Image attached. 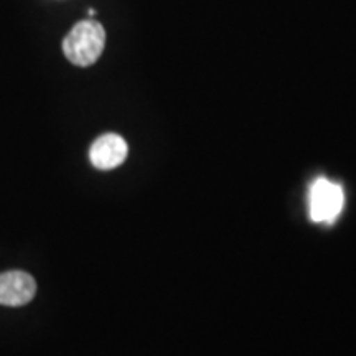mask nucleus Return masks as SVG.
<instances>
[{"label": "nucleus", "instance_id": "1", "mask_svg": "<svg viewBox=\"0 0 356 356\" xmlns=\"http://www.w3.org/2000/svg\"><path fill=\"white\" fill-rule=\"evenodd\" d=\"M106 44L104 26L99 22L83 20L63 40V53L73 65L91 66L99 60Z\"/></svg>", "mask_w": 356, "mask_h": 356}, {"label": "nucleus", "instance_id": "2", "mask_svg": "<svg viewBox=\"0 0 356 356\" xmlns=\"http://www.w3.org/2000/svg\"><path fill=\"white\" fill-rule=\"evenodd\" d=\"M345 207V193L340 185L327 178H317L309 191V213L312 221L330 225Z\"/></svg>", "mask_w": 356, "mask_h": 356}, {"label": "nucleus", "instance_id": "3", "mask_svg": "<svg viewBox=\"0 0 356 356\" xmlns=\"http://www.w3.org/2000/svg\"><path fill=\"white\" fill-rule=\"evenodd\" d=\"M37 293V282L24 270H8L0 274V305H26Z\"/></svg>", "mask_w": 356, "mask_h": 356}, {"label": "nucleus", "instance_id": "4", "mask_svg": "<svg viewBox=\"0 0 356 356\" xmlns=\"http://www.w3.org/2000/svg\"><path fill=\"white\" fill-rule=\"evenodd\" d=\"M127 142L118 134H104L91 145L89 160L99 170H113L127 159Z\"/></svg>", "mask_w": 356, "mask_h": 356}]
</instances>
